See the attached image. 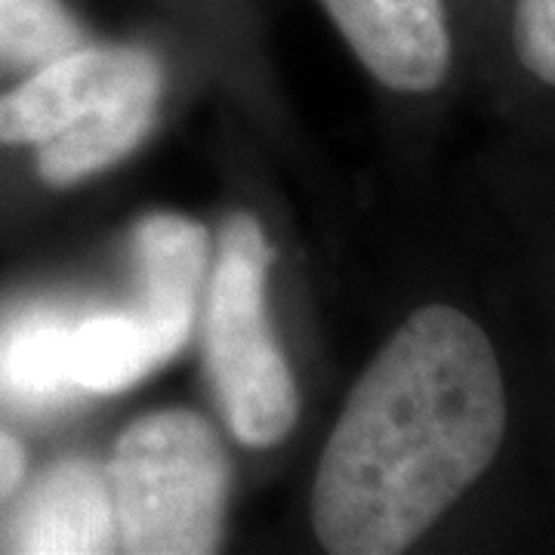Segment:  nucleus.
I'll list each match as a JSON object with an SVG mask.
<instances>
[{
  "label": "nucleus",
  "instance_id": "nucleus-1",
  "mask_svg": "<svg viewBox=\"0 0 555 555\" xmlns=\"http://www.w3.org/2000/svg\"><path fill=\"white\" fill-rule=\"evenodd\" d=\"M506 392L469 315L426 306L358 379L312 488L318 543L337 555L408 550L494 463Z\"/></svg>",
  "mask_w": 555,
  "mask_h": 555
},
{
  "label": "nucleus",
  "instance_id": "nucleus-2",
  "mask_svg": "<svg viewBox=\"0 0 555 555\" xmlns=\"http://www.w3.org/2000/svg\"><path fill=\"white\" fill-rule=\"evenodd\" d=\"M115 550L130 555L214 553L225 525L229 456L214 426L192 411L133 420L105 466Z\"/></svg>",
  "mask_w": 555,
  "mask_h": 555
},
{
  "label": "nucleus",
  "instance_id": "nucleus-3",
  "mask_svg": "<svg viewBox=\"0 0 555 555\" xmlns=\"http://www.w3.org/2000/svg\"><path fill=\"white\" fill-rule=\"evenodd\" d=\"M272 244L257 219L235 214L219 235L207 297L204 352L219 408L241 444L269 448L297 423L299 398L266 315Z\"/></svg>",
  "mask_w": 555,
  "mask_h": 555
},
{
  "label": "nucleus",
  "instance_id": "nucleus-4",
  "mask_svg": "<svg viewBox=\"0 0 555 555\" xmlns=\"http://www.w3.org/2000/svg\"><path fill=\"white\" fill-rule=\"evenodd\" d=\"M160 90V65L133 47H75L0 100V142H47L137 90Z\"/></svg>",
  "mask_w": 555,
  "mask_h": 555
},
{
  "label": "nucleus",
  "instance_id": "nucleus-5",
  "mask_svg": "<svg viewBox=\"0 0 555 555\" xmlns=\"http://www.w3.org/2000/svg\"><path fill=\"white\" fill-rule=\"evenodd\" d=\"M361 65L389 90L429 93L448 75L441 0H321Z\"/></svg>",
  "mask_w": 555,
  "mask_h": 555
},
{
  "label": "nucleus",
  "instance_id": "nucleus-6",
  "mask_svg": "<svg viewBox=\"0 0 555 555\" xmlns=\"http://www.w3.org/2000/svg\"><path fill=\"white\" fill-rule=\"evenodd\" d=\"M10 546L31 555L115 553L108 473L87 456L50 466L10 518Z\"/></svg>",
  "mask_w": 555,
  "mask_h": 555
},
{
  "label": "nucleus",
  "instance_id": "nucleus-7",
  "mask_svg": "<svg viewBox=\"0 0 555 555\" xmlns=\"http://www.w3.org/2000/svg\"><path fill=\"white\" fill-rule=\"evenodd\" d=\"M139 266L137 312L155 331L167 361L177 356L192 334L210 241L207 229L179 214L145 217L133 232Z\"/></svg>",
  "mask_w": 555,
  "mask_h": 555
},
{
  "label": "nucleus",
  "instance_id": "nucleus-8",
  "mask_svg": "<svg viewBox=\"0 0 555 555\" xmlns=\"http://www.w3.org/2000/svg\"><path fill=\"white\" fill-rule=\"evenodd\" d=\"M72 318L56 309H28L0 324V401L53 408L78 396L68 371Z\"/></svg>",
  "mask_w": 555,
  "mask_h": 555
},
{
  "label": "nucleus",
  "instance_id": "nucleus-9",
  "mask_svg": "<svg viewBox=\"0 0 555 555\" xmlns=\"http://www.w3.org/2000/svg\"><path fill=\"white\" fill-rule=\"evenodd\" d=\"M167 361L155 331L133 312H96L72 321L68 371L83 396H115Z\"/></svg>",
  "mask_w": 555,
  "mask_h": 555
},
{
  "label": "nucleus",
  "instance_id": "nucleus-10",
  "mask_svg": "<svg viewBox=\"0 0 555 555\" xmlns=\"http://www.w3.org/2000/svg\"><path fill=\"white\" fill-rule=\"evenodd\" d=\"M160 90H137L40 142L38 170L50 185H72L130 155L152 130Z\"/></svg>",
  "mask_w": 555,
  "mask_h": 555
},
{
  "label": "nucleus",
  "instance_id": "nucleus-11",
  "mask_svg": "<svg viewBox=\"0 0 555 555\" xmlns=\"http://www.w3.org/2000/svg\"><path fill=\"white\" fill-rule=\"evenodd\" d=\"M80 47V28L62 0H0V62L47 65Z\"/></svg>",
  "mask_w": 555,
  "mask_h": 555
},
{
  "label": "nucleus",
  "instance_id": "nucleus-12",
  "mask_svg": "<svg viewBox=\"0 0 555 555\" xmlns=\"http://www.w3.org/2000/svg\"><path fill=\"white\" fill-rule=\"evenodd\" d=\"M513 38L521 65L555 87V0H518Z\"/></svg>",
  "mask_w": 555,
  "mask_h": 555
},
{
  "label": "nucleus",
  "instance_id": "nucleus-13",
  "mask_svg": "<svg viewBox=\"0 0 555 555\" xmlns=\"http://www.w3.org/2000/svg\"><path fill=\"white\" fill-rule=\"evenodd\" d=\"M22 476H25V454H22L20 441L0 433V500H7L20 488Z\"/></svg>",
  "mask_w": 555,
  "mask_h": 555
}]
</instances>
